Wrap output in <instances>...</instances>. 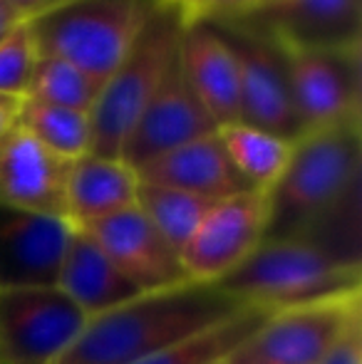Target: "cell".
Returning <instances> with one entry per match:
<instances>
[{"instance_id": "1", "label": "cell", "mask_w": 362, "mask_h": 364, "mask_svg": "<svg viewBox=\"0 0 362 364\" xmlns=\"http://www.w3.org/2000/svg\"><path fill=\"white\" fill-rule=\"evenodd\" d=\"M360 161V124L300 136L280 178L266 191V240H308L338 255L335 240H345L338 220L358 211Z\"/></svg>"}, {"instance_id": "2", "label": "cell", "mask_w": 362, "mask_h": 364, "mask_svg": "<svg viewBox=\"0 0 362 364\" xmlns=\"http://www.w3.org/2000/svg\"><path fill=\"white\" fill-rule=\"evenodd\" d=\"M246 307L216 283L196 280L139 292L90 317L80 337L55 364H137Z\"/></svg>"}, {"instance_id": "3", "label": "cell", "mask_w": 362, "mask_h": 364, "mask_svg": "<svg viewBox=\"0 0 362 364\" xmlns=\"http://www.w3.org/2000/svg\"><path fill=\"white\" fill-rule=\"evenodd\" d=\"M216 285L243 305L278 312L360 295V263L338 258L308 240H263Z\"/></svg>"}, {"instance_id": "4", "label": "cell", "mask_w": 362, "mask_h": 364, "mask_svg": "<svg viewBox=\"0 0 362 364\" xmlns=\"http://www.w3.org/2000/svg\"><path fill=\"white\" fill-rule=\"evenodd\" d=\"M164 0H73L28 20L40 55L73 63L105 85Z\"/></svg>"}, {"instance_id": "5", "label": "cell", "mask_w": 362, "mask_h": 364, "mask_svg": "<svg viewBox=\"0 0 362 364\" xmlns=\"http://www.w3.org/2000/svg\"><path fill=\"white\" fill-rule=\"evenodd\" d=\"M186 15L171 3H161L147 20L137 43L119 68L102 85L90 112L95 156L119 159L142 109L161 85L171 60L179 53Z\"/></svg>"}, {"instance_id": "6", "label": "cell", "mask_w": 362, "mask_h": 364, "mask_svg": "<svg viewBox=\"0 0 362 364\" xmlns=\"http://www.w3.org/2000/svg\"><path fill=\"white\" fill-rule=\"evenodd\" d=\"M233 50L241 85L238 122L271 132L280 139L298 141L303 124L298 119L290 90L288 53L268 30L248 20H206Z\"/></svg>"}, {"instance_id": "7", "label": "cell", "mask_w": 362, "mask_h": 364, "mask_svg": "<svg viewBox=\"0 0 362 364\" xmlns=\"http://www.w3.org/2000/svg\"><path fill=\"white\" fill-rule=\"evenodd\" d=\"M87 320L58 285L0 290V364H55Z\"/></svg>"}, {"instance_id": "8", "label": "cell", "mask_w": 362, "mask_h": 364, "mask_svg": "<svg viewBox=\"0 0 362 364\" xmlns=\"http://www.w3.org/2000/svg\"><path fill=\"white\" fill-rule=\"evenodd\" d=\"M355 322H360V295L278 310L228 360L231 364H320Z\"/></svg>"}, {"instance_id": "9", "label": "cell", "mask_w": 362, "mask_h": 364, "mask_svg": "<svg viewBox=\"0 0 362 364\" xmlns=\"http://www.w3.org/2000/svg\"><path fill=\"white\" fill-rule=\"evenodd\" d=\"M268 201L243 191L216 201L181 250L183 270L196 283H218L266 240Z\"/></svg>"}, {"instance_id": "10", "label": "cell", "mask_w": 362, "mask_h": 364, "mask_svg": "<svg viewBox=\"0 0 362 364\" xmlns=\"http://www.w3.org/2000/svg\"><path fill=\"white\" fill-rule=\"evenodd\" d=\"M285 53L303 134L340 124H360V48H285Z\"/></svg>"}, {"instance_id": "11", "label": "cell", "mask_w": 362, "mask_h": 364, "mask_svg": "<svg viewBox=\"0 0 362 364\" xmlns=\"http://www.w3.org/2000/svg\"><path fill=\"white\" fill-rule=\"evenodd\" d=\"M216 122L201 105L196 92L191 90L181 68V58L171 60L161 85L142 109L137 124L132 127L129 139L122 149V161L132 168H139L154 159L164 156L166 151L183 146L188 141L216 132Z\"/></svg>"}, {"instance_id": "12", "label": "cell", "mask_w": 362, "mask_h": 364, "mask_svg": "<svg viewBox=\"0 0 362 364\" xmlns=\"http://www.w3.org/2000/svg\"><path fill=\"white\" fill-rule=\"evenodd\" d=\"M70 159L15 127L0 141V206L68 218Z\"/></svg>"}, {"instance_id": "13", "label": "cell", "mask_w": 362, "mask_h": 364, "mask_svg": "<svg viewBox=\"0 0 362 364\" xmlns=\"http://www.w3.org/2000/svg\"><path fill=\"white\" fill-rule=\"evenodd\" d=\"M238 20L268 30L290 50H348L360 48L362 0H258Z\"/></svg>"}, {"instance_id": "14", "label": "cell", "mask_w": 362, "mask_h": 364, "mask_svg": "<svg viewBox=\"0 0 362 364\" xmlns=\"http://www.w3.org/2000/svg\"><path fill=\"white\" fill-rule=\"evenodd\" d=\"M73 228L68 218L0 206V290L58 283Z\"/></svg>"}, {"instance_id": "15", "label": "cell", "mask_w": 362, "mask_h": 364, "mask_svg": "<svg viewBox=\"0 0 362 364\" xmlns=\"http://www.w3.org/2000/svg\"><path fill=\"white\" fill-rule=\"evenodd\" d=\"M82 230H87L142 292L174 288L191 280L183 270L179 250L166 243L139 206H129Z\"/></svg>"}, {"instance_id": "16", "label": "cell", "mask_w": 362, "mask_h": 364, "mask_svg": "<svg viewBox=\"0 0 362 364\" xmlns=\"http://www.w3.org/2000/svg\"><path fill=\"white\" fill-rule=\"evenodd\" d=\"M179 58L188 85L216 127L238 122V107H241L238 65L221 33L206 20L186 23L179 43Z\"/></svg>"}, {"instance_id": "17", "label": "cell", "mask_w": 362, "mask_h": 364, "mask_svg": "<svg viewBox=\"0 0 362 364\" xmlns=\"http://www.w3.org/2000/svg\"><path fill=\"white\" fill-rule=\"evenodd\" d=\"M137 176L142 183L179 188V191L196 193L211 201L253 191L228 159L218 129L139 166Z\"/></svg>"}, {"instance_id": "18", "label": "cell", "mask_w": 362, "mask_h": 364, "mask_svg": "<svg viewBox=\"0 0 362 364\" xmlns=\"http://www.w3.org/2000/svg\"><path fill=\"white\" fill-rule=\"evenodd\" d=\"M55 285L87 317L102 315L142 292L82 228H73Z\"/></svg>"}, {"instance_id": "19", "label": "cell", "mask_w": 362, "mask_h": 364, "mask_svg": "<svg viewBox=\"0 0 362 364\" xmlns=\"http://www.w3.org/2000/svg\"><path fill=\"white\" fill-rule=\"evenodd\" d=\"M139 176L122 159L85 154L73 161L68 178V220L87 228L102 218L137 206Z\"/></svg>"}, {"instance_id": "20", "label": "cell", "mask_w": 362, "mask_h": 364, "mask_svg": "<svg viewBox=\"0 0 362 364\" xmlns=\"http://www.w3.org/2000/svg\"><path fill=\"white\" fill-rule=\"evenodd\" d=\"M218 136H221L228 159L243 176V181L253 191L263 193L271 191L273 183L280 178L295 144V141L280 139L271 132L256 129V127H248L243 122L218 127Z\"/></svg>"}, {"instance_id": "21", "label": "cell", "mask_w": 362, "mask_h": 364, "mask_svg": "<svg viewBox=\"0 0 362 364\" xmlns=\"http://www.w3.org/2000/svg\"><path fill=\"white\" fill-rule=\"evenodd\" d=\"M273 312L263 307H246L238 315L196 332L156 355L137 364H218L233 355Z\"/></svg>"}, {"instance_id": "22", "label": "cell", "mask_w": 362, "mask_h": 364, "mask_svg": "<svg viewBox=\"0 0 362 364\" xmlns=\"http://www.w3.org/2000/svg\"><path fill=\"white\" fill-rule=\"evenodd\" d=\"M18 124L25 132H30L43 146H48L58 156L70 159V161H78L92 151L90 112L48 105V102L25 97L20 102Z\"/></svg>"}, {"instance_id": "23", "label": "cell", "mask_w": 362, "mask_h": 364, "mask_svg": "<svg viewBox=\"0 0 362 364\" xmlns=\"http://www.w3.org/2000/svg\"><path fill=\"white\" fill-rule=\"evenodd\" d=\"M213 203L216 201H211V198L179 191V188L156 186V183L139 181V191H137V206L149 218V223L164 235L166 243L174 250H179V255Z\"/></svg>"}, {"instance_id": "24", "label": "cell", "mask_w": 362, "mask_h": 364, "mask_svg": "<svg viewBox=\"0 0 362 364\" xmlns=\"http://www.w3.org/2000/svg\"><path fill=\"white\" fill-rule=\"evenodd\" d=\"M100 90V82H95L90 75H85L80 68H75L73 63L40 55L33 80H30L28 100L70 107V109L80 112H92Z\"/></svg>"}, {"instance_id": "25", "label": "cell", "mask_w": 362, "mask_h": 364, "mask_svg": "<svg viewBox=\"0 0 362 364\" xmlns=\"http://www.w3.org/2000/svg\"><path fill=\"white\" fill-rule=\"evenodd\" d=\"M38 60L40 50L30 33L28 20H23L0 43V95L25 100Z\"/></svg>"}, {"instance_id": "26", "label": "cell", "mask_w": 362, "mask_h": 364, "mask_svg": "<svg viewBox=\"0 0 362 364\" xmlns=\"http://www.w3.org/2000/svg\"><path fill=\"white\" fill-rule=\"evenodd\" d=\"M256 5H258V0H198L196 10H193L188 23H196V20L241 18V15L251 13Z\"/></svg>"}, {"instance_id": "27", "label": "cell", "mask_w": 362, "mask_h": 364, "mask_svg": "<svg viewBox=\"0 0 362 364\" xmlns=\"http://www.w3.org/2000/svg\"><path fill=\"white\" fill-rule=\"evenodd\" d=\"M320 364H362V320L335 342Z\"/></svg>"}, {"instance_id": "28", "label": "cell", "mask_w": 362, "mask_h": 364, "mask_svg": "<svg viewBox=\"0 0 362 364\" xmlns=\"http://www.w3.org/2000/svg\"><path fill=\"white\" fill-rule=\"evenodd\" d=\"M8 3L13 5L15 13L23 20H33V18H40V15L50 13V10L60 8V5L73 3V0H8Z\"/></svg>"}, {"instance_id": "29", "label": "cell", "mask_w": 362, "mask_h": 364, "mask_svg": "<svg viewBox=\"0 0 362 364\" xmlns=\"http://www.w3.org/2000/svg\"><path fill=\"white\" fill-rule=\"evenodd\" d=\"M20 102L23 100L0 95V141H3V136L8 134V132L15 127V122H18Z\"/></svg>"}, {"instance_id": "30", "label": "cell", "mask_w": 362, "mask_h": 364, "mask_svg": "<svg viewBox=\"0 0 362 364\" xmlns=\"http://www.w3.org/2000/svg\"><path fill=\"white\" fill-rule=\"evenodd\" d=\"M18 23H23V18L15 13L13 5H10L8 0H0V43H3L5 35H8Z\"/></svg>"}, {"instance_id": "31", "label": "cell", "mask_w": 362, "mask_h": 364, "mask_svg": "<svg viewBox=\"0 0 362 364\" xmlns=\"http://www.w3.org/2000/svg\"><path fill=\"white\" fill-rule=\"evenodd\" d=\"M164 3H171V5H176V8H181V13L186 15V23H188L191 15H193V10H196L198 0H164Z\"/></svg>"}, {"instance_id": "32", "label": "cell", "mask_w": 362, "mask_h": 364, "mask_svg": "<svg viewBox=\"0 0 362 364\" xmlns=\"http://www.w3.org/2000/svg\"><path fill=\"white\" fill-rule=\"evenodd\" d=\"M218 364H231V360H223V362H218Z\"/></svg>"}]
</instances>
